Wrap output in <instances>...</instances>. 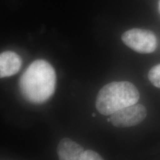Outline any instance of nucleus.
Listing matches in <instances>:
<instances>
[{"label": "nucleus", "mask_w": 160, "mask_h": 160, "mask_svg": "<svg viewBox=\"0 0 160 160\" xmlns=\"http://www.w3.org/2000/svg\"><path fill=\"white\" fill-rule=\"evenodd\" d=\"M57 75L48 62L37 59L33 62L20 77V93L26 101L34 105L47 102L56 90Z\"/></svg>", "instance_id": "obj_1"}, {"label": "nucleus", "mask_w": 160, "mask_h": 160, "mask_svg": "<svg viewBox=\"0 0 160 160\" xmlns=\"http://www.w3.org/2000/svg\"><path fill=\"white\" fill-rule=\"evenodd\" d=\"M139 93L136 86L129 82H113L99 91L96 108L101 114L111 116L119 110L134 105L139 101Z\"/></svg>", "instance_id": "obj_2"}, {"label": "nucleus", "mask_w": 160, "mask_h": 160, "mask_svg": "<svg viewBox=\"0 0 160 160\" xmlns=\"http://www.w3.org/2000/svg\"><path fill=\"white\" fill-rule=\"evenodd\" d=\"M122 40L128 47L140 53H153L157 47L155 34L148 30L131 29L123 33Z\"/></svg>", "instance_id": "obj_3"}, {"label": "nucleus", "mask_w": 160, "mask_h": 160, "mask_svg": "<svg viewBox=\"0 0 160 160\" xmlns=\"http://www.w3.org/2000/svg\"><path fill=\"white\" fill-rule=\"evenodd\" d=\"M147 116V110L141 104L136 103L116 111L111 115V123L117 128L133 127L141 123Z\"/></svg>", "instance_id": "obj_4"}, {"label": "nucleus", "mask_w": 160, "mask_h": 160, "mask_svg": "<svg viewBox=\"0 0 160 160\" xmlns=\"http://www.w3.org/2000/svg\"><path fill=\"white\" fill-rule=\"evenodd\" d=\"M21 57L16 52L7 51L0 53V79L11 77L22 67Z\"/></svg>", "instance_id": "obj_5"}, {"label": "nucleus", "mask_w": 160, "mask_h": 160, "mask_svg": "<svg viewBox=\"0 0 160 160\" xmlns=\"http://www.w3.org/2000/svg\"><path fill=\"white\" fill-rule=\"evenodd\" d=\"M85 149L69 138H63L57 146L59 160H80Z\"/></svg>", "instance_id": "obj_6"}, {"label": "nucleus", "mask_w": 160, "mask_h": 160, "mask_svg": "<svg viewBox=\"0 0 160 160\" xmlns=\"http://www.w3.org/2000/svg\"><path fill=\"white\" fill-rule=\"evenodd\" d=\"M148 79L152 85L160 88V64L154 66L150 70Z\"/></svg>", "instance_id": "obj_7"}, {"label": "nucleus", "mask_w": 160, "mask_h": 160, "mask_svg": "<svg viewBox=\"0 0 160 160\" xmlns=\"http://www.w3.org/2000/svg\"><path fill=\"white\" fill-rule=\"evenodd\" d=\"M80 160H104L99 153L91 150H85Z\"/></svg>", "instance_id": "obj_8"}, {"label": "nucleus", "mask_w": 160, "mask_h": 160, "mask_svg": "<svg viewBox=\"0 0 160 160\" xmlns=\"http://www.w3.org/2000/svg\"><path fill=\"white\" fill-rule=\"evenodd\" d=\"M159 10H160V1H159Z\"/></svg>", "instance_id": "obj_9"}]
</instances>
